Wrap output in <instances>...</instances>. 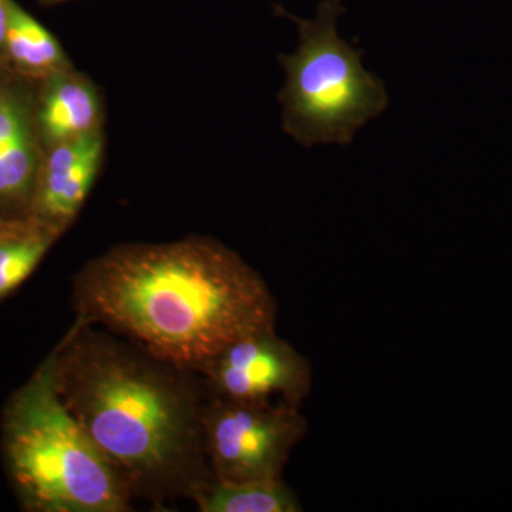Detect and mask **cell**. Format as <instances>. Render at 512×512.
Here are the masks:
<instances>
[{"mask_svg":"<svg viewBox=\"0 0 512 512\" xmlns=\"http://www.w3.org/2000/svg\"><path fill=\"white\" fill-rule=\"evenodd\" d=\"M343 12L342 0H323L313 20L289 16L298 25L299 47L281 57L286 83L279 99L286 133L306 147L352 143L389 104L382 80L362 64V50L340 37Z\"/></svg>","mask_w":512,"mask_h":512,"instance_id":"277c9868","label":"cell"},{"mask_svg":"<svg viewBox=\"0 0 512 512\" xmlns=\"http://www.w3.org/2000/svg\"><path fill=\"white\" fill-rule=\"evenodd\" d=\"M39 128L50 146L96 131L99 100L89 84L63 73L49 77L40 103Z\"/></svg>","mask_w":512,"mask_h":512,"instance_id":"ba28073f","label":"cell"},{"mask_svg":"<svg viewBox=\"0 0 512 512\" xmlns=\"http://www.w3.org/2000/svg\"><path fill=\"white\" fill-rule=\"evenodd\" d=\"M52 359L64 404L131 497L194 498L212 483L204 403L183 370L80 319Z\"/></svg>","mask_w":512,"mask_h":512,"instance_id":"7a4b0ae2","label":"cell"},{"mask_svg":"<svg viewBox=\"0 0 512 512\" xmlns=\"http://www.w3.org/2000/svg\"><path fill=\"white\" fill-rule=\"evenodd\" d=\"M5 57L29 76H53L66 66L62 47L52 35L18 3L10 5Z\"/></svg>","mask_w":512,"mask_h":512,"instance_id":"30bf717a","label":"cell"},{"mask_svg":"<svg viewBox=\"0 0 512 512\" xmlns=\"http://www.w3.org/2000/svg\"><path fill=\"white\" fill-rule=\"evenodd\" d=\"M308 421L284 402L241 403L212 397L202 409L205 451L222 483L279 480Z\"/></svg>","mask_w":512,"mask_h":512,"instance_id":"5b68a950","label":"cell"},{"mask_svg":"<svg viewBox=\"0 0 512 512\" xmlns=\"http://www.w3.org/2000/svg\"><path fill=\"white\" fill-rule=\"evenodd\" d=\"M39 173L32 121L25 104L0 94V200L25 198Z\"/></svg>","mask_w":512,"mask_h":512,"instance_id":"52a82bcc","label":"cell"},{"mask_svg":"<svg viewBox=\"0 0 512 512\" xmlns=\"http://www.w3.org/2000/svg\"><path fill=\"white\" fill-rule=\"evenodd\" d=\"M57 234L52 228L39 225L0 244V299L28 279Z\"/></svg>","mask_w":512,"mask_h":512,"instance_id":"8fae6325","label":"cell"},{"mask_svg":"<svg viewBox=\"0 0 512 512\" xmlns=\"http://www.w3.org/2000/svg\"><path fill=\"white\" fill-rule=\"evenodd\" d=\"M202 512H299L302 504L298 495L279 480L222 483L212 480L208 487L195 495Z\"/></svg>","mask_w":512,"mask_h":512,"instance_id":"9c48e42d","label":"cell"},{"mask_svg":"<svg viewBox=\"0 0 512 512\" xmlns=\"http://www.w3.org/2000/svg\"><path fill=\"white\" fill-rule=\"evenodd\" d=\"M5 448L23 500L45 512H124L130 493L64 404L53 359L10 403Z\"/></svg>","mask_w":512,"mask_h":512,"instance_id":"3957f363","label":"cell"},{"mask_svg":"<svg viewBox=\"0 0 512 512\" xmlns=\"http://www.w3.org/2000/svg\"><path fill=\"white\" fill-rule=\"evenodd\" d=\"M39 221L29 218V220H3L0 218V244L6 239L18 237L20 234L30 231V229L39 227Z\"/></svg>","mask_w":512,"mask_h":512,"instance_id":"7c38bea8","label":"cell"},{"mask_svg":"<svg viewBox=\"0 0 512 512\" xmlns=\"http://www.w3.org/2000/svg\"><path fill=\"white\" fill-rule=\"evenodd\" d=\"M43 2L56 3V2H63V0H43Z\"/></svg>","mask_w":512,"mask_h":512,"instance_id":"5bb4252c","label":"cell"},{"mask_svg":"<svg viewBox=\"0 0 512 512\" xmlns=\"http://www.w3.org/2000/svg\"><path fill=\"white\" fill-rule=\"evenodd\" d=\"M74 298L80 320L183 372H200L232 343L276 323L262 276L207 238L111 249L83 269Z\"/></svg>","mask_w":512,"mask_h":512,"instance_id":"6da1fadb","label":"cell"},{"mask_svg":"<svg viewBox=\"0 0 512 512\" xmlns=\"http://www.w3.org/2000/svg\"><path fill=\"white\" fill-rule=\"evenodd\" d=\"M12 0H0V59L5 57L6 32H8Z\"/></svg>","mask_w":512,"mask_h":512,"instance_id":"4fadbf2b","label":"cell"},{"mask_svg":"<svg viewBox=\"0 0 512 512\" xmlns=\"http://www.w3.org/2000/svg\"><path fill=\"white\" fill-rule=\"evenodd\" d=\"M212 397L241 403L301 406L312 387L308 357L275 330L237 340L200 370Z\"/></svg>","mask_w":512,"mask_h":512,"instance_id":"8992f818","label":"cell"}]
</instances>
